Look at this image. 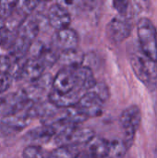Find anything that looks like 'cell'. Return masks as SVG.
Instances as JSON below:
<instances>
[{"label": "cell", "instance_id": "4316f807", "mask_svg": "<svg viewBox=\"0 0 157 158\" xmlns=\"http://www.w3.org/2000/svg\"><path fill=\"white\" fill-rule=\"evenodd\" d=\"M48 153L39 145H29L23 152V158H48Z\"/></svg>", "mask_w": 157, "mask_h": 158}, {"label": "cell", "instance_id": "6da1fadb", "mask_svg": "<svg viewBox=\"0 0 157 158\" xmlns=\"http://www.w3.org/2000/svg\"><path fill=\"white\" fill-rule=\"evenodd\" d=\"M128 56L131 69L140 81L150 91L157 88V62L149 58L139 44H131L128 48Z\"/></svg>", "mask_w": 157, "mask_h": 158}, {"label": "cell", "instance_id": "cb8c5ba5", "mask_svg": "<svg viewBox=\"0 0 157 158\" xmlns=\"http://www.w3.org/2000/svg\"><path fill=\"white\" fill-rule=\"evenodd\" d=\"M80 153L78 146H58L48 155V158H76Z\"/></svg>", "mask_w": 157, "mask_h": 158}, {"label": "cell", "instance_id": "4fadbf2b", "mask_svg": "<svg viewBox=\"0 0 157 158\" xmlns=\"http://www.w3.org/2000/svg\"><path fill=\"white\" fill-rule=\"evenodd\" d=\"M56 136V131L54 129L46 124H43L42 126L36 127L31 131H29L25 136L24 140L25 142L31 143V145H39L42 143H48L52 138Z\"/></svg>", "mask_w": 157, "mask_h": 158}, {"label": "cell", "instance_id": "277c9868", "mask_svg": "<svg viewBox=\"0 0 157 158\" xmlns=\"http://www.w3.org/2000/svg\"><path fill=\"white\" fill-rule=\"evenodd\" d=\"M32 103L29 100L25 90H19L3 95L0 102V114L4 117L13 116L22 113L29 105Z\"/></svg>", "mask_w": 157, "mask_h": 158}, {"label": "cell", "instance_id": "9c48e42d", "mask_svg": "<svg viewBox=\"0 0 157 158\" xmlns=\"http://www.w3.org/2000/svg\"><path fill=\"white\" fill-rule=\"evenodd\" d=\"M28 120L21 115L4 117L0 119V138H6L20 132L26 128Z\"/></svg>", "mask_w": 157, "mask_h": 158}, {"label": "cell", "instance_id": "7402d4cb", "mask_svg": "<svg viewBox=\"0 0 157 158\" xmlns=\"http://www.w3.org/2000/svg\"><path fill=\"white\" fill-rule=\"evenodd\" d=\"M128 152V148L125 143L120 139H114L109 141L108 144V154L109 158H124Z\"/></svg>", "mask_w": 157, "mask_h": 158}, {"label": "cell", "instance_id": "52a82bcc", "mask_svg": "<svg viewBox=\"0 0 157 158\" xmlns=\"http://www.w3.org/2000/svg\"><path fill=\"white\" fill-rule=\"evenodd\" d=\"M104 105L105 103L94 94L92 92H85L81 94L76 106L87 118H90L100 117L104 111Z\"/></svg>", "mask_w": 157, "mask_h": 158}, {"label": "cell", "instance_id": "44dd1931", "mask_svg": "<svg viewBox=\"0 0 157 158\" xmlns=\"http://www.w3.org/2000/svg\"><path fill=\"white\" fill-rule=\"evenodd\" d=\"M18 38V33L16 30L10 29L8 27H4L0 31V46L8 51Z\"/></svg>", "mask_w": 157, "mask_h": 158}, {"label": "cell", "instance_id": "8992f818", "mask_svg": "<svg viewBox=\"0 0 157 158\" xmlns=\"http://www.w3.org/2000/svg\"><path fill=\"white\" fill-rule=\"evenodd\" d=\"M94 131L90 128L76 127L69 131L56 134L55 142L57 146H80L81 144H86L93 136Z\"/></svg>", "mask_w": 157, "mask_h": 158}, {"label": "cell", "instance_id": "5b68a950", "mask_svg": "<svg viewBox=\"0 0 157 158\" xmlns=\"http://www.w3.org/2000/svg\"><path fill=\"white\" fill-rule=\"evenodd\" d=\"M131 29V20L129 16L117 15L106 25L105 34L111 43L117 44L129 38Z\"/></svg>", "mask_w": 157, "mask_h": 158}, {"label": "cell", "instance_id": "4dcf8cb0", "mask_svg": "<svg viewBox=\"0 0 157 158\" xmlns=\"http://www.w3.org/2000/svg\"><path fill=\"white\" fill-rule=\"evenodd\" d=\"M131 3L129 1H114L113 6L114 8L118 11V15H123V16H129V10L130 7Z\"/></svg>", "mask_w": 157, "mask_h": 158}, {"label": "cell", "instance_id": "d590c367", "mask_svg": "<svg viewBox=\"0 0 157 158\" xmlns=\"http://www.w3.org/2000/svg\"><path fill=\"white\" fill-rule=\"evenodd\" d=\"M2 97H3V95H0V102H1V100H2Z\"/></svg>", "mask_w": 157, "mask_h": 158}, {"label": "cell", "instance_id": "3957f363", "mask_svg": "<svg viewBox=\"0 0 157 158\" xmlns=\"http://www.w3.org/2000/svg\"><path fill=\"white\" fill-rule=\"evenodd\" d=\"M142 113L139 106L133 105L125 108L119 117V125L123 134L121 139L128 150L132 146L136 132L141 125Z\"/></svg>", "mask_w": 157, "mask_h": 158}, {"label": "cell", "instance_id": "ffe728a7", "mask_svg": "<svg viewBox=\"0 0 157 158\" xmlns=\"http://www.w3.org/2000/svg\"><path fill=\"white\" fill-rule=\"evenodd\" d=\"M58 55H59V52H57L54 47L46 46L44 44L37 57L41 60L44 68H49L55 65L56 63H57Z\"/></svg>", "mask_w": 157, "mask_h": 158}, {"label": "cell", "instance_id": "2e32d148", "mask_svg": "<svg viewBox=\"0 0 157 158\" xmlns=\"http://www.w3.org/2000/svg\"><path fill=\"white\" fill-rule=\"evenodd\" d=\"M44 66L38 57L31 56V58L26 59L22 79L31 82H34L40 76L44 73Z\"/></svg>", "mask_w": 157, "mask_h": 158}, {"label": "cell", "instance_id": "603a6c76", "mask_svg": "<svg viewBox=\"0 0 157 158\" xmlns=\"http://www.w3.org/2000/svg\"><path fill=\"white\" fill-rule=\"evenodd\" d=\"M63 116L73 125L75 126H80L83 122H85L88 118L79 109L77 106L68 107L67 109H64Z\"/></svg>", "mask_w": 157, "mask_h": 158}, {"label": "cell", "instance_id": "d6a6232c", "mask_svg": "<svg viewBox=\"0 0 157 158\" xmlns=\"http://www.w3.org/2000/svg\"><path fill=\"white\" fill-rule=\"evenodd\" d=\"M11 64V59L7 55H0V74H6Z\"/></svg>", "mask_w": 157, "mask_h": 158}, {"label": "cell", "instance_id": "83f0119b", "mask_svg": "<svg viewBox=\"0 0 157 158\" xmlns=\"http://www.w3.org/2000/svg\"><path fill=\"white\" fill-rule=\"evenodd\" d=\"M88 92H92L93 94H94L104 103H105L109 99V96H110L108 86L105 82H102V81H96V83L93 86V88Z\"/></svg>", "mask_w": 157, "mask_h": 158}, {"label": "cell", "instance_id": "30bf717a", "mask_svg": "<svg viewBox=\"0 0 157 158\" xmlns=\"http://www.w3.org/2000/svg\"><path fill=\"white\" fill-rule=\"evenodd\" d=\"M81 96V91L77 88L68 93H58L51 90L48 94V101L58 109H67L76 106Z\"/></svg>", "mask_w": 157, "mask_h": 158}, {"label": "cell", "instance_id": "7a4b0ae2", "mask_svg": "<svg viewBox=\"0 0 157 158\" xmlns=\"http://www.w3.org/2000/svg\"><path fill=\"white\" fill-rule=\"evenodd\" d=\"M137 34L141 50L152 60L157 62V31L148 18H141L137 23Z\"/></svg>", "mask_w": 157, "mask_h": 158}, {"label": "cell", "instance_id": "8fae6325", "mask_svg": "<svg viewBox=\"0 0 157 158\" xmlns=\"http://www.w3.org/2000/svg\"><path fill=\"white\" fill-rule=\"evenodd\" d=\"M76 88L73 69L62 68L53 79L52 90L58 93H68Z\"/></svg>", "mask_w": 157, "mask_h": 158}, {"label": "cell", "instance_id": "7c38bea8", "mask_svg": "<svg viewBox=\"0 0 157 158\" xmlns=\"http://www.w3.org/2000/svg\"><path fill=\"white\" fill-rule=\"evenodd\" d=\"M39 30L40 22L38 18L35 15L31 14L25 17L19 23L17 30L18 37L30 43H32L36 40Z\"/></svg>", "mask_w": 157, "mask_h": 158}, {"label": "cell", "instance_id": "e575fe53", "mask_svg": "<svg viewBox=\"0 0 157 158\" xmlns=\"http://www.w3.org/2000/svg\"><path fill=\"white\" fill-rule=\"evenodd\" d=\"M5 27V19L0 17V31Z\"/></svg>", "mask_w": 157, "mask_h": 158}, {"label": "cell", "instance_id": "836d02e7", "mask_svg": "<svg viewBox=\"0 0 157 158\" xmlns=\"http://www.w3.org/2000/svg\"><path fill=\"white\" fill-rule=\"evenodd\" d=\"M76 158H109V157H108V156H105V157H93V156H90L89 154H87L86 152H84V153H80V154H79V156H78Z\"/></svg>", "mask_w": 157, "mask_h": 158}, {"label": "cell", "instance_id": "9a60e30c", "mask_svg": "<svg viewBox=\"0 0 157 158\" xmlns=\"http://www.w3.org/2000/svg\"><path fill=\"white\" fill-rule=\"evenodd\" d=\"M78 44L79 35L73 29L68 27L56 31V45L60 51L77 49Z\"/></svg>", "mask_w": 157, "mask_h": 158}, {"label": "cell", "instance_id": "d4e9b609", "mask_svg": "<svg viewBox=\"0 0 157 158\" xmlns=\"http://www.w3.org/2000/svg\"><path fill=\"white\" fill-rule=\"evenodd\" d=\"M25 61H26V58L11 60L10 67H9V69H8V70L6 72V74L8 75V77L11 80H16V81L22 80Z\"/></svg>", "mask_w": 157, "mask_h": 158}, {"label": "cell", "instance_id": "1f68e13d", "mask_svg": "<svg viewBox=\"0 0 157 158\" xmlns=\"http://www.w3.org/2000/svg\"><path fill=\"white\" fill-rule=\"evenodd\" d=\"M12 80L8 77L7 74H0V95H3L5 92L10 87Z\"/></svg>", "mask_w": 157, "mask_h": 158}, {"label": "cell", "instance_id": "5bb4252c", "mask_svg": "<svg viewBox=\"0 0 157 158\" xmlns=\"http://www.w3.org/2000/svg\"><path fill=\"white\" fill-rule=\"evenodd\" d=\"M73 72L76 81V88L81 92L83 91L85 93L90 91L96 83L93 71L84 65H81L79 67L74 68Z\"/></svg>", "mask_w": 157, "mask_h": 158}, {"label": "cell", "instance_id": "f1b7e54d", "mask_svg": "<svg viewBox=\"0 0 157 158\" xmlns=\"http://www.w3.org/2000/svg\"><path fill=\"white\" fill-rule=\"evenodd\" d=\"M16 1H0V17L5 20L8 19L15 11Z\"/></svg>", "mask_w": 157, "mask_h": 158}, {"label": "cell", "instance_id": "d6986e66", "mask_svg": "<svg viewBox=\"0 0 157 158\" xmlns=\"http://www.w3.org/2000/svg\"><path fill=\"white\" fill-rule=\"evenodd\" d=\"M31 44V43L18 37L16 42L12 45V47L8 50L9 53L7 56L10 57L11 60L25 58L27 53L30 51Z\"/></svg>", "mask_w": 157, "mask_h": 158}, {"label": "cell", "instance_id": "e0dca14e", "mask_svg": "<svg viewBox=\"0 0 157 158\" xmlns=\"http://www.w3.org/2000/svg\"><path fill=\"white\" fill-rule=\"evenodd\" d=\"M84 58V54L77 49L60 51L58 55L57 63H59L63 68L74 69L82 65Z\"/></svg>", "mask_w": 157, "mask_h": 158}, {"label": "cell", "instance_id": "484cf974", "mask_svg": "<svg viewBox=\"0 0 157 158\" xmlns=\"http://www.w3.org/2000/svg\"><path fill=\"white\" fill-rule=\"evenodd\" d=\"M37 4H38L37 1H28V0L18 1L16 4L15 13H17L21 18H25L31 15L32 12H34Z\"/></svg>", "mask_w": 157, "mask_h": 158}, {"label": "cell", "instance_id": "f546056e", "mask_svg": "<svg viewBox=\"0 0 157 158\" xmlns=\"http://www.w3.org/2000/svg\"><path fill=\"white\" fill-rule=\"evenodd\" d=\"M53 79H54V77H52L50 73H43L34 82H32V84L35 85L36 87L42 89L43 91H45L46 89L52 87Z\"/></svg>", "mask_w": 157, "mask_h": 158}, {"label": "cell", "instance_id": "ac0fdd59", "mask_svg": "<svg viewBox=\"0 0 157 158\" xmlns=\"http://www.w3.org/2000/svg\"><path fill=\"white\" fill-rule=\"evenodd\" d=\"M109 141L106 139L94 135L86 143V153L93 157H105L108 154Z\"/></svg>", "mask_w": 157, "mask_h": 158}, {"label": "cell", "instance_id": "ba28073f", "mask_svg": "<svg viewBox=\"0 0 157 158\" xmlns=\"http://www.w3.org/2000/svg\"><path fill=\"white\" fill-rule=\"evenodd\" d=\"M46 19L49 25L56 31L68 28L71 21L69 12L59 3H55L48 8Z\"/></svg>", "mask_w": 157, "mask_h": 158}]
</instances>
